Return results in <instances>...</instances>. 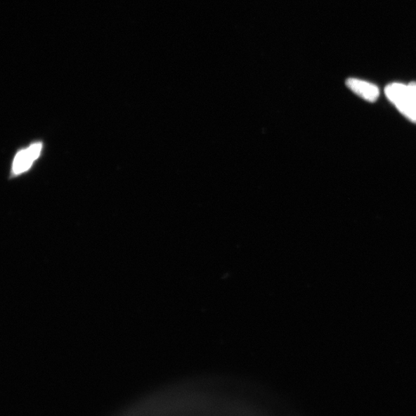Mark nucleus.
I'll use <instances>...</instances> for the list:
<instances>
[{"instance_id": "obj_1", "label": "nucleus", "mask_w": 416, "mask_h": 416, "mask_svg": "<svg viewBox=\"0 0 416 416\" xmlns=\"http://www.w3.org/2000/svg\"><path fill=\"white\" fill-rule=\"evenodd\" d=\"M385 94L400 113L416 124V98L409 85L401 83L390 84L386 87Z\"/></svg>"}, {"instance_id": "obj_2", "label": "nucleus", "mask_w": 416, "mask_h": 416, "mask_svg": "<svg viewBox=\"0 0 416 416\" xmlns=\"http://www.w3.org/2000/svg\"><path fill=\"white\" fill-rule=\"evenodd\" d=\"M346 85L349 89L368 102L374 103L379 98V87L370 82L358 78H349Z\"/></svg>"}, {"instance_id": "obj_3", "label": "nucleus", "mask_w": 416, "mask_h": 416, "mask_svg": "<svg viewBox=\"0 0 416 416\" xmlns=\"http://www.w3.org/2000/svg\"><path fill=\"white\" fill-rule=\"evenodd\" d=\"M41 149L42 143H35L27 149L20 151L14 159L13 164V173L19 174L27 171L41 154Z\"/></svg>"}, {"instance_id": "obj_4", "label": "nucleus", "mask_w": 416, "mask_h": 416, "mask_svg": "<svg viewBox=\"0 0 416 416\" xmlns=\"http://www.w3.org/2000/svg\"><path fill=\"white\" fill-rule=\"evenodd\" d=\"M409 85L410 90L416 98V82H412Z\"/></svg>"}]
</instances>
